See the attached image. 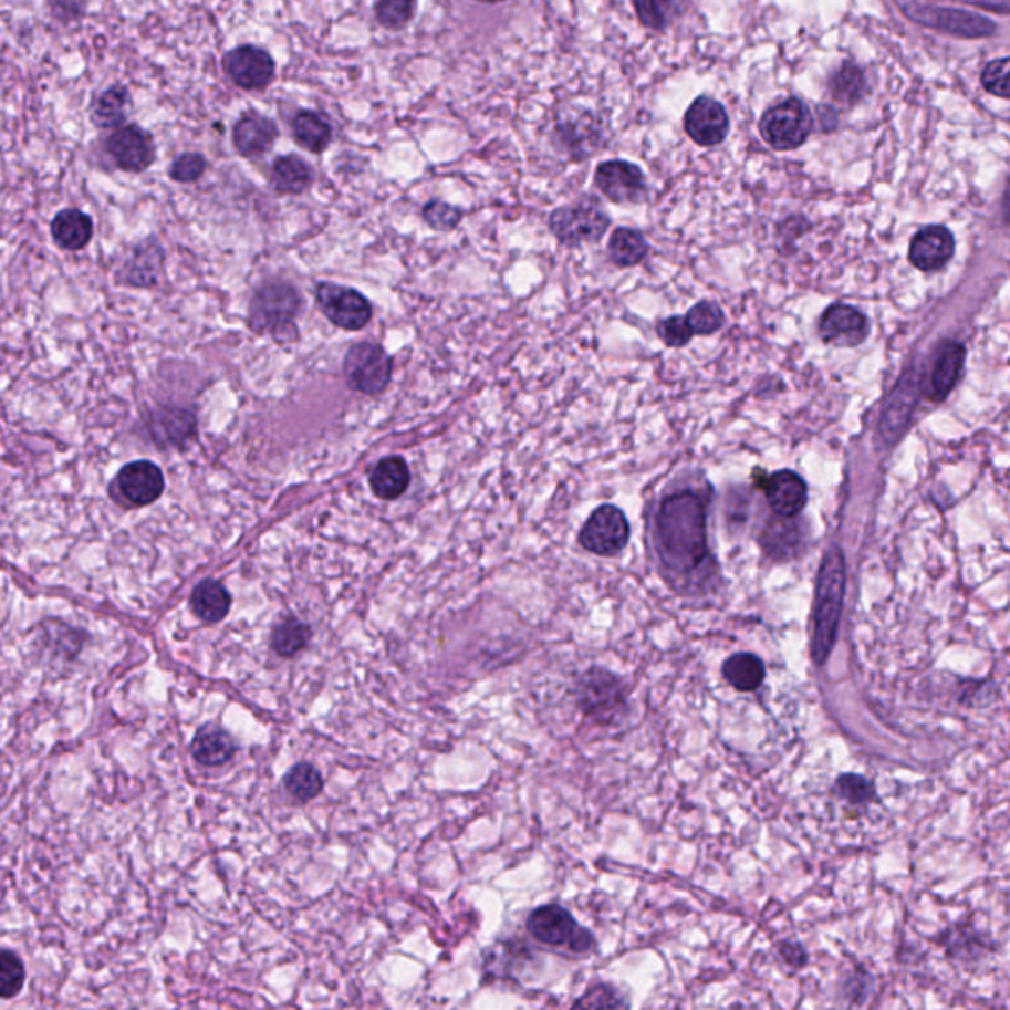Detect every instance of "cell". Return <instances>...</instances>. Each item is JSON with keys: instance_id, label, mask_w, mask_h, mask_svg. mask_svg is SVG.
Wrapping results in <instances>:
<instances>
[{"instance_id": "obj_43", "label": "cell", "mask_w": 1010, "mask_h": 1010, "mask_svg": "<svg viewBox=\"0 0 1010 1010\" xmlns=\"http://www.w3.org/2000/svg\"><path fill=\"white\" fill-rule=\"evenodd\" d=\"M981 83L992 95L1010 100V58L995 60L987 65L981 73Z\"/></svg>"}, {"instance_id": "obj_30", "label": "cell", "mask_w": 1010, "mask_h": 1010, "mask_svg": "<svg viewBox=\"0 0 1010 1010\" xmlns=\"http://www.w3.org/2000/svg\"><path fill=\"white\" fill-rule=\"evenodd\" d=\"M150 430L156 440L165 445H184L196 433V419L186 410H158L155 419L150 420Z\"/></svg>"}, {"instance_id": "obj_40", "label": "cell", "mask_w": 1010, "mask_h": 1010, "mask_svg": "<svg viewBox=\"0 0 1010 1010\" xmlns=\"http://www.w3.org/2000/svg\"><path fill=\"white\" fill-rule=\"evenodd\" d=\"M417 0H379L375 7V17L379 24L392 30L407 27L415 17Z\"/></svg>"}, {"instance_id": "obj_18", "label": "cell", "mask_w": 1010, "mask_h": 1010, "mask_svg": "<svg viewBox=\"0 0 1010 1010\" xmlns=\"http://www.w3.org/2000/svg\"><path fill=\"white\" fill-rule=\"evenodd\" d=\"M820 334L829 344L856 346L868 336V322L865 314L853 306L833 304L821 316Z\"/></svg>"}, {"instance_id": "obj_34", "label": "cell", "mask_w": 1010, "mask_h": 1010, "mask_svg": "<svg viewBox=\"0 0 1010 1010\" xmlns=\"http://www.w3.org/2000/svg\"><path fill=\"white\" fill-rule=\"evenodd\" d=\"M310 632L309 626L299 618H282L273 628L271 634V647L281 657H292L301 654L304 647L309 646Z\"/></svg>"}, {"instance_id": "obj_13", "label": "cell", "mask_w": 1010, "mask_h": 1010, "mask_svg": "<svg viewBox=\"0 0 1010 1010\" xmlns=\"http://www.w3.org/2000/svg\"><path fill=\"white\" fill-rule=\"evenodd\" d=\"M223 67L231 77V82L249 92L264 90L274 77V62L271 54L261 48L249 46V44L231 50L223 60Z\"/></svg>"}, {"instance_id": "obj_39", "label": "cell", "mask_w": 1010, "mask_h": 1010, "mask_svg": "<svg viewBox=\"0 0 1010 1010\" xmlns=\"http://www.w3.org/2000/svg\"><path fill=\"white\" fill-rule=\"evenodd\" d=\"M687 320L695 336H710L725 326V312L717 302L701 301L687 312Z\"/></svg>"}, {"instance_id": "obj_20", "label": "cell", "mask_w": 1010, "mask_h": 1010, "mask_svg": "<svg viewBox=\"0 0 1010 1010\" xmlns=\"http://www.w3.org/2000/svg\"><path fill=\"white\" fill-rule=\"evenodd\" d=\"M279 137V128L269 117H263L259 113H247L237 121L233 128V145H236L239 155L253 158L261 156L274 145Z\"/></svg>"}, {"instance_id": "obj_14", "label": "cell", "mask_w": 1010, "mask_h": 1010, "mask_svg": "<svg viewBox=\"0 0 1010 1010\" xmlns=\"http://www.w3.org/2000/svg\"><path fill=\"white\" fill-rule=\"evenodd\" d=\"M107 150L118 168L127 173H143L156 158L155 140L137 125L118 127L107 140Z\"/></svg>"}, {"instance_id": "obj_17", "label": "cell", "mask_w": 1010, "mask_h": 1010, "mask_svg": "<svg viewBox=\"0 0 1010 1010\" xmlns=\"http://www.w3.org/2000/svg\"><path fill=\"white\" fill-rule=\"evenodd\" d=\"M762 488L768 506L780 518H798L808 503V486L800 473L792 470H780L768 476Z\"/></svg>"}, {"instance_id": "obj_10", "label": "cell", "mask_w": 1010, "mask_h": 1010, "mask_svg": "<svg viewBox=\"0 0 1010 1010\" xmlns=\"http://www.w3.org/2000/svg\"><path fill=\"white\" fill-rule=\"evenodd\" d=\"M904 12L908 14V19L918 22L922 27L941 30L954 37L985 38L997 32L995 22L971 14V12H964V10L941 9V7H928V4L914 2L910 7H904Z\"/></svg>"}, {"instance_id": "obj_8", "label": "cell", "mask_w": 1010, "mask_h": 1010, "mask_svg": "<svg viewBox=\"0 0 1010 1010\" xmlns=\"http://www.w3.org/2000/svg\"><path fill=\"white\" fill-rule=\"evenodd\" d=\"M344 374L355 392L379 395L392 382L393 360L382 346L362 342L347 352Z\"/></svg>"}, {"instance_id": "obj_53", "label": "cell", "mask_w": 1010, "mask_h": 1010, "mask_svg": "<svg viewBox=\"0 0 1010 1010\" xmlns=\"http://www.w3.org/2000/svg\"><path fill=\"white\" fill-rule=\"evenodd\" d=\"M1009 198H1010V184H1009Z\"/></svg>"}, {"instance_id": "obj_52", "label": "cell", "mask_w": 1010, "mask_h": 1010, "mask_svg": "<svg viewBox=\"0 0 1010 1010\" xmlns=\"http://www.w3.org/2000/svg\"><path fill=\"white\" fill-rule=\"evenodd\" d=\"M478 2H488V4H496V2H503V0H478Z\"/></svg>"}, {"instance_id": "obj_36", "label": "cell", "mask_w": 1010, "mask_h": 1010, "mask_svg": "<svg viewBox=\"0 0 1010 1010\" xmlns=\"http://www.w3.org/2000/svg\"><path fill=\"white\" fill-rule=\"evenodd\" d=\"M900 387L902 400H896V397L891 399L888 403V409L883 415V425H881V433L886 435V437H898V433H902V427L904 423L910 417L912 409H914V400H916V393H918V377L916 382H912L910 385H904V383H898Z\"/></svg>"}, {"instance_id": "obj_23", "label": "cell", "mask_w": 1010, "mask_h": 1010, "mask_svg": "<svg viewBox=\"0 0 1010 1010\" xmlns=\"http://www.w3.org/2000/svg\"><path fill=\"white\" fill-rule=\"evenodd\" d=\"M131 110H133V100H131L127 87L113 85L93 101L92 123L100 128L123 127L127 123Z\"/></svg>"}, {"instance_id": "obj_27", "label": "cell", "mask_w": 1010, "mask_h": 1010, "mask_svg": "<svg viewBox=\"0 0 1010 1010\" xmlns=\"http://www.w3.org/2000/svg\"><path fill=\"white\" fill-rule=\"evenodd\" d=\"M52 236L58 246L77 251L92 241V218L80 210L60 211L52 221Z\"/></svg>"}, {"instance_id": "obj_51", "label": "cell", "mask_w": 1010, "mask_h": 1010, "mask_svg": "<svg viewBox=\"0 0 1010 1010\" xmlns=\"http://www.w3.org/2000/svg\"><path fill=\"white\" fill-rule=\"evenodd\" d=\"M782 954H783V957H785V959H788V964H792V965L805 964V954H803V951H801L800 946H783Z\"/></svg>"}, {"instance_id": "obj_24", "label": "cell", "mask_w": 1010, "mask_h": 1010, "mask_svg": "<svg viewBox=\"0 0 1010 1010\" xmlns=\"http://www.w3.org/2000/svg\"><path fill=\"white\" fill-rule=\"evenodd\" d=\"M965 362V347L957 342H947L939 347L934 374H931V397L934 400L946 399L954 389Z\"/></svg>"}, {"instance_id": "obj_11", "label": "cell", "mask_w": 1010, "mask_h": 1010, "mask_svg": "<svg viewBox=\"0 0 1010 1010\" xmlns=\"http://www.w3.org/2000/svg\"><path fill=\"white\" fill-rule=\"evenodd\" d=\"M320 309L340 329L362 330L372 320V304L354 289L322 282L316 289Z\"/></svg>"}, {"instance_id": "obj_32", "label": "cell", "mask_w": 1010, "mask_h": 1010, "mask_svg": "<svg viewBox=\"0 0 1010 1010\" xmlns=\"http://www.w3.org/2000/svg\"><path fill=\"white\" fill-rule=\"evenodd\" d=\"M608 251H611L612 263L618 264V267H634L646 259L649 246H647L646 237L636 229L618 228L612 233Z\"/></svg>"}, {"instance_id": "obj_1", "label": "cell", "mask_w": 1010, "mask_h": 1010, "mask_svg": "<svg viewBox=\"0 0 1010 1010\" xmlns=\"http://www.w3.org/2000/svg\"><path fill=\"white\" fill-rule=\"evenodd\" d=\"M710 488L705 482L665 493L654 513V543L659 563L675 589L705 592L717 566L707 543Z\"/></svg>"}, {"instance_id": "obj_42", "label": "cell", "mask_w": 1010, "mask_h": 1010, "mask_svg": "<svg viewBox=\"0 0 1010 1010\" xmlns=\"http://www.w3.org/2000/svg\"><path fill=\"white\" fill-rule=\"evenodd\" d=\"M835 788H837V793L843 800L848 801V803H855V805L868 803V801H873L876 798L874 783L858 774L841 775L837 783H835Z\"/></svg>"}, {"instance_id": "obj_49", "label": "cell", "mask_w": 1010, "mask_h": 1010, "mask_svg": "<svg viewBox=\"0 0 1010 1010\" xmlns=\"http://www.w3.org/2000/svg\"><path fill=\"white\" fill-rule=\"evenodd\" d=\"M87 2L90 0H48L55 19L62 20V22L82 19L83 12L87 9Z\"/></svg>"}, {"instance_id": "obj_15", "label": "cell", "mask_w": 1010, "mask_h": 1010, "mask_svg": "<svg viewBox=\"0 0 1010 1010\" xmlns=\"http://www.w3.org/2000/svg\"><path fill=\"white\" fill-rule=\"evenodd\" d=\"M685 131L697 145H719L729 135V115L719 101L702 95L687 111Z\"/></svg>"}, {"instance_id": "obj_28", "label": "cell", "mask_w": 1010, "mask_h": 1010, "mask_svg": "<svg viewBox=\"0 0 1010 1010\" xmlns=\"http://www.w3.org/2000/svg\"><path fill=\"white\" fill-rule=\"evenodd\" d=\"M725 679L738 691H756L764 683L766 669L754 654H735L722 665Z\"/></svg>"}, {"instance_id": "obj_45", "label": "cell", "mask_w": 1010, "mask_h": 1010, "mask_svg": "<svg viewBox=\"0 0 1010 1010\" xmlns=\"http://www.w3.org/2000/svg\"><path fill=\"white\" fill-rule=\"evenodd\" d=\"M626 1004L628 1002L624 1001L611 985H596L574 1002V1007H581V1009H619Z\"/></svg>"}, {"instance_id": "obj_29", "label": "cell", "mask_w": 1010, "mask_h": 1010, "mask_svg": "<svg viewBox=\"0 0 1010 1010\" xmlns=\"http://www.w3.org/2000/svg\"><path fill=\"white\" fill-rule=\"evenodd\" d=\"M292 135L310 153H322L332 140V125L320 113L301 111L292 121Z\"/></svg>"}, {"instance_id": "obj_7", "label": "cell", "mask_w": 1010, "mask_h": 1010, "mask_svg": "<svg viewBox=\"0 0 1010 1010\" xmlns=\"http://www.w3.org/2000/svg\"><path fill=\"white\" fill-rule=\"evenodd\" d=\"M301 309V296L291 284L273 282L259 289L251 301V329L257 332H273L281 337V332L292 329V320Z\"/></svg>"}, {"instance_id": "obj_46", "label": "cell", "mask_w": 1010, "mask_h": 1010, "mask_svg": "<svg viewBox=\"0 0 1010 1010\" xmlns=\"http://www.w3.org/2000/svg\"><path fill=\"white\" fill-rule=\"evenodd\" d=\"M425 221L433 229H440V231H448V229H455L460 219H462V211L455 208V206H448L445 201H430L425 206Z\"/></svg>"}, {"instance_id": "obj_37", "label": "cell", "mask_w": 1010, "mask_h": 1010, "mask_svg": "<svg viewBox=\"0 0 1010 1010\" xmlns=\"http://www.w3.org/2000/svg\"><path fill=\"white\" fill-rule=\"evenodd\" d=\"M829 92L833 95V100H837L839 103H843V105H853V103L861 100V95L865 92V77H863V72H861L855 64L846 62V64L831 77V82H829Z\"/></svg>"}, {"instance_id": "obj_2", "label": "cell", "mask_w": 1010, "mask_h": 1010, "mask_svg": "<svg viewBox=\"0 0 1010 1010\" xmlns=\"http://www.w3.org/2000/svg\"><path fill=\"white\" fill-rule=\"evenodd\" d=\"M845 556L839 546H831L821 563L813 606L811 659L818 667L825 665L837 642L839 622L845 601Z\"/></svg>"}, {"instance_id": "obj_25", "label": "cell", "mask_w": 1010, "mask_h": 1010, "mask_svg": "<svg viewBox=\"0 0 1010 1010\" xmlns=\"http://www.w3.org/2000/svg\"><path fill=\"white\" fill-rule=\"evenodd\" d=\"M410 482L409 466L400 456H389L383 458L379 465L375 466L369 483L377 498L382 500H395L403 493L407 492Z\"/></svg>"}, {"instance_id": "obj_22", "label": "cell", "mask_w": 1010, "mask_h": 1010, "mask_svg": "<svg viewBox=\"0 0 1010 1010\" xmlns=\"http://www.w3.org/2000/svg\"><path fill=\"white\" fill-rule=\"evenodd\" d=\"M556 133L561 137L563 148H566L571 156L579 160L596 153V148L602 145L601 127L589 115L559 125Z\"/></svg>"}, {"instance_id": "obj_3", "label": "cell", "mask_w": 1010, "mask_h": 1010, "mask_svg": "<svg viewBox=\"0 0 1010 1010\" xmlns=\"http://www.w3.org/2000/svg\"><path fill=\"white\" fill-rule=\"evenodd\" d=\"M576 701L584 715L594 722L611 725L628 710L626 685L618 675L602 667H591L576 683Z\"/></svg>"}, {"instance_id": "obj_26", "label": "cell", "mask_w": 1010, "mask_h": 1010, "mask_svg": "<svg viewBox=\"0 0 1010 1010\" xmlns=\"http://www.w3.org/2000/svg\"><path fill=\"white\" fill-rule=\"evenodd\" d=\"M190 606L191 612L198 618L208 624H216L228 616L229 608H231V594L218 581H211V579L201 581L191 592Z\"/></svg>"}, {"instance_id": "obj_6", "label": "cell", "mask_w": 1010, "mask_h": 1010, "mask_svg": "<svg viewBox=\"0 0 1010 1010\" xmlns=\"http://www.w3.org/2000/svg\"><path fill=\"white\" fill-rule=\"evenodd\" d=\"M528 929L529 934L541 944L569 947L574 954H586L594 946L591 934L581 928L576 924V919L556 904L541 906L538 910L531 912V916L528 918Z\"/></svg>"}, {"instance_id": "obj_50", "label": "cell", "mask_w": 1010, "mask_h": 1010, "mask_svg": "<svg viewBox=\"0 0 1010 1010\" xmlns=\"http://www.w3.org/2000/svg\"><path fill=\"white\" fill-rule=\"evenodd\" d=\"M967 4H973L979 9L989 10L995 14H1010V0H964Z\"/></svg>"}, {"instance_id": "obj_19", "label": "cell", "mask_w": 1010, "mask_h": 1010, "mask_svg": "<svg viewBox=\"0 0 1010 1010\" xmlns=\"http://www.w3.org/2000/svg\"><path fill=\"white\" fill-rule=\"evenodd\" d=\"M956 241L941 226L924 228L912 239L910 261L919 271H938L954 256Z\"/></svg>"}, {"instance_id": "obj_35", "label": "cell", "mask_w": 1010, "mask_h": 1010, "mask_svg": "<svg viewBox=\"0 0 1010 1010\" xmlns=\"http://www.w3.org/2000/svg\"><path fill=\"white\" fill-rule=\"evenodd\" d=\"M282 785L294 800L310 801L322 792L324 778L314 766L301 762V764L292 766L291 770L287 772Z\"/></svg>"}, {"instance_id": "obj_41", "label": "cell", "mask_w": 1010, "mask_h": 1010, "mask_svg": "<svg viewBox=\"0 0 1010 1010\" xmlns=\"http://www.w3.org/2000/svg\"><path fill=\"white\" fill-rule=\"evenodd\" d=\"M675 0H636V12L642 24L664 30L674 17Z\"/></svg>"}, {"instance_id": "obj_16", "label": "cell", "mask_w": 1010, "mask_h": 1010, "mask_svg": "<svg viewBox=\"0 0 1010 1010\" xmlns=\"http://www.w3.org/2000/svg\"><path fill=\"white\" fill-rule=\"evenodd\" d=\"M117 486L133 506H148L165 492V476L153 462L138 460L118 472Z\"/></svg>"}, {"instance_id": "obj_4", "label": "cell", "mask_w": 1010, "mask_h": 1010, "mask_svg": "<svg viewBox=\"0 0 1010 1010\" xmlns=\"http://www.w3.org/2000/svg\"><path fill=\"white\" fill-rule=\"evenodd\" d=\"M813 131V117L803 101L790 97L760 121V135L774 150H793L803 145Z\"/></svg>"}, {"instance_id": "obj_21", "label": "cell", "mask_w": 1010, "mask_h": 1010, "mask_svg": "<svg viewBox=\"0 0 1010 1010\" xmlns=\"http://www.w3.org/2000/svg\"><path fill=\"white\" fill-rule=\"evenodd\" d=\"M233 754H236L233 738L218 727L201 729L191 742V756L196 758L198 764L208 766V768L228 764Z\"/></svg>"}, {"instance_id": "obj_48", "label": "cell", "mask_w": 1010, "mask_h": 1010, "mask_svg": "<svg viewBox=\"0 0 1010 1010\" xmlns=\"http://www.w3.org/2000/svg\"><path fill=\"white\" fill-rule=\"evenodd\" d=\"M140 251H143V257H145V263H140V257L135 259V267H137V269H133V271L128 273V282L138 284V287H148V284H153V282L156 281V273L148 271V264L160 267L163 251H160V247L158 246L140 247Z\"/></svg>"}, {"instance_id": "obj_9", "label": "cell", "mask_w": 1010, "mask_h": 1010, "mask_svg": "<svg viewBox=\"0 0 1010 1010\" xmlns=\"http://www.w3.org/2000/svg\"><path fill=\"white\" fill-rule=\"evenodd\" d=\"M629 541V523L624 511L616 506H601L586 519L579 543L589 553L598 556H616Z\"/></svg>"}, {"instance_id": "obj_33", "label": "cell", "mask_w": 1010, "mask_h": 1010, "mask_svg": "<svg viewBox=\"0 0 1010 1010\" xmlns=\"http://www.w3.org/2000/svg\"><path fill=\"white\" fill-rule=\"evenodd\" d=\"M312 183L310 166L299 156H281L273 166V184L281 194H301Z\"/></svg>"}, {"instance_id": "obj_47", "label": "cell", "mask_w": 1010, "mask_h": 1010, "mask_svg": "<svg viewBox=\"0 0 1010 1010\" xmlns=\"http://www.w3.org/2000/svg\"><path fill=\"white\" fill-rule=\"evenodd\" d=\"M206 158L198 153H186L178 156L170 166V176L176 183H196L206 173Z\"/></svg>"}, {"instance_id": "obj_44", "label": "cell", "mask_w": 1010, "mask_h": 1010, "mask_svg": "<svg viewBox=\"0 0 1010 1010\" xmlns=\"http://www.w3.org/2000/svg\"><path fill=\"white\" fill-rule=\"evenodd\" d=\"M657 336L664 340L665 346L683 347L691 342L695 332L689 326L687 316H669L657 326Z\"/></svg>"}, {"instance_id": "obj_31", "label": "cell", "mask_w": 1010, "mask_h": 1010, "mask_svg": "<svg viewBox=\"0 0 1010 1010\" xmlns=\"http://www.w3.org/2000/svg\"><path fill=\"white\" fill-rule=\"evenodd\" d=\"M760 545L766 553L774 559H790L800 545V533L798 528L788 521V518L774 519L766 525L762 535H760Z\"/></svg>"}, {"instance_id": "obj_12", "label": "cell", "mask_w": 1010, "mask_h": 1010, "mask_svg": "<svg viewBox=\"0 0 1010 1010\" xmlns=\"http://www.w3.org/2000/svg\"><path fill=\"white\" fill-rule=\"evenodd\" d=\"M594 183L614 204L636 206L647 198L646 176L636 165H629L624 160H611L598 166Z\"/></svg>"}, {"instance_id": "obj_38", "label": "cell", "mask_w": 1010, "mask_h": 1010, "mask_svg": "<svg viewBox=\"0 0 1010 1010\" xmlns=\"http://www.w3.org/2000/svg\"><path fill=\"white\" fill-rule=\"evenodd\" d=\"M24 981H27V971H24L22 959L9 949H4L0 956V995H2V999H7V1001L14 999L22 991Z\"/></svg>"}, {"instance_id": "obj_5", "label": "cell", "mask_w": 1010, "mask_h": 1010, "mask_svg": "<svg viewBox=\"0 0 1010 1010\" xmlns=\"http://www.w3.org/2000/svg\"><path fill=\"white\" fill-rule=\"evenodd\" d=\"M551 231L566 247L596 243L611 228V218L594 200L564 206L551 214Z\"/></svg>"}]
</instances>
